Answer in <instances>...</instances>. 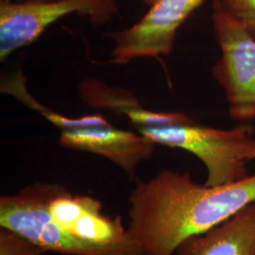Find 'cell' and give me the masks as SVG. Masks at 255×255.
<instances>
[{"mask_svg":"<svg viewBox=\"0 0 255 255\" xmlns=\"http://www.w3.org/2000/svg\"><path fill=\"white\" fill-rule=\"evenodd\" d=\"M255 202V175L201 185L189 171L163 169L137 181L128 197V231L146 255H174L183 241L216 228Z\"/></svg>","mask_w":255,"mask_h":255,"instance_id":"cell-1","label":"cell"},{"mask_svg":"<svg viewBox=\"0 0 255 255\" xmlns=\"http://www.w3.org/2000/svg\"><path fill=\"white\" fill-rule=\"evenodd\" d=\"M137 130L155 145L181 148L197 156L207 169V186L227 185L250 176L247 165L255 158V137L250 126L219 129L193 122Z\"/></svg>","mask_w":255,"mask_h":255,"instance_id":"cell-2","label":"cell"},{"mask_svg":"<svg viewBox=\"0 0 255 255\" xmlns=\"http://www.w3.org/2000/svg\"><path fill=\"white\" fill-rule=\"evenodd\" d=\"M60 184L35 182L0 198V226L34 243L45 252L64 255H133L125 250L92 244L61 228L48 211Z\"/></svg>","mask_w":255,"mask_h":255,"instance_id":"cell-3","label":"cell"},{"mask_svg":"<svg viewBox=\"0 0 255 255\" xmlns=\"http://www.w3.org/2000/svg\"><path fill=\"white\" fill-rule=\"evenodd\" d=\"M211 20L221 58L213 76L225 93L232 119H255V40L220 0L212 5Z\"/></svg>","mask_w":255,"mask_h":255,"instance_id":"cell-4","label":"cell"},{"mask_svg":"<svg viewBox=\"0 0 255 255\" xmlns=\"http://www.w3.org/2000/svg\"><path fill=\"white\" fill-rule=\"evenodd\" d=\"M118 12L115 0H0V60L35 42L47 27L66 15L87 17L99 27Z\"/></svg>","mask_w":255,"mask_h":255,"instance_id":"cell-5","label":"cell"},{"mask_svg":"<svg viewBox=\"0 0 255 255\" xmlns=\"http://www.w3.org/2000/svg\"><path fill=\"white\" fill-rule=\"evenodd\" d=\"M205 0H155L146 14L127 28L107 32L114 42L111 64H127L173 51L178 29Z\"/></svg>","mask_w":255,"mask_h":255,"instance_id":"cell-6","label":"cell"},{"mask_svg":"<svg viewBox=\"0 0 255 255\" xmlns=\"http://www.w3.org/2000/svg\"><path fill=\"white\" fill-rule=\"evenodd\" d=\"M101 210L99 200L73 195L61 184L48 203L53 220L72 237L99 246L122 249L131 255H145L121 218L105 216Z\"/></svg>","mask_w":255,"mask_h":255,"instance_id":"cell-7","label":"cell"},{"mask_svg":"<svg viewBox=\"0 0 255 255\" xmlns=\"http://www.w3.org/2000/svg\"><path fill=\"white\" fill-rule=\"evenodd\" d=\"M59 144L64 148L100 155L135 180L137 168L154 153L155 144L141 133L115 128L88 127L62 131Z\"/></svg>","mask_w":255,"mask_h":255,"instance_id":"cell-8","label":"cell"},{"mask_svg":"<svg viewBox=\"0 0 255 255\" xmlns=\"http://www.w3.org/2000/svg\"><path fill=\"white\" fill-rule=\"evenodd\" d=\"M78 94L87 106L126 117L136 128L195 122L181 113L155 112L147 109L140 103L130 90L110 86L95 78H86L81 81Z\"/></svg>","mask_w":255,"mask_h":255,"instance_id":"cell-9","label":"cell"},{"mask_svg":"<svg viewBox=\"0 0 255 255\" xmlns=\"http://www.w3.org/2000/svg\"><path fill=\"white\" fill-rule=\"evenodd\" d=\"M174 255H255V202L216 228L186 239Z\"/></svg>","mask_w":255,"mask_h":255,"instance_id":"cell-10","label":"cell"},{"mask_svg":"<svg viewBox=\"0 0 255 255\" xmlns=\"http://www.w3.org/2000/svg\"><path fill=\"white\" fill-rule=\"evenodd\" d=\"M1 91L14 97L17 101L40 114L44 119L58 128L61 132L88 127H105L111 125L109 121L101 114L86 115L79 118L66 117L63 114L46 107L40 103L28 92L27 80L21 72H16L1 83Z\"/></svg>","mask_w":255,"mask_h":255,"instance_id":"cell-11","label":"cell"},{"mask_svg":"<svg viewBox=\"0 0 255 255\" xmlns=\"http://www.w3.org/2000/svg\"><path fill=\"white\" fill-rule=\"evenodd\" d=\"M45 251L27 238L8 230H0V255H45Z\"/></svg>","mask_w":255,"mask_h":255,"instance_id":"cell-12","label":"cell"},{"mask_svg":"<svg viewBox=\"0 0 255 255\" xmlns=\"http://www.w3.org/2000/svg\"><path fill=\"white\" fill-rule=\"evenodd\" d=\"M220 2L255 40V0H220Z\"/></svg>","mask_w":255,"mask_h":255,"instance_id":"cell-13","label":"cell"},{"mask_svg":"<svg viewBox=\"0 0 255 255\" xmlns=\"http://www.w3.org/2000/svg\"><path fill=\"white\" fill-rule=\"evenodd\" d=\"M141 1H143L144 3H146V4H147V5H151L153 2H154L155 0H141Z\"/></svg>","mask_w":255,"mask_h":255,"instance_id":"cell-14","label":"cell"},{"mask_svg":"<svg viewBox=\"0 0 255 255\" xmlns=\"http://www.w3.org/2000/svg\"><path fill=\"white\" fill-rule=\"evenodd\" d=\"M14 1H21V2H26V1H56V0H14Z\"/></svg>","mask_w":255,"mask_h":255,"instance_id":"cell-15","label":"cell"},{"mask_svg":"<svg viewBox=\"0 0 255 255\" xmlns=\"http://www.w3.org/2000/svg\"></svg>","mask_w":255,"mask_h":255,"instance_id":"cell-16","label":"cell"}]
</instances>
